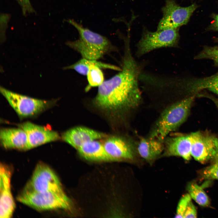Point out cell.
<instances>
[{
  "mask_svg": "<svg viewBox=\"0 0 218 218\" xmlns=\"http://www.w3.org/2000/svg\"><path fill=\"white\" fill-rule=\"evenodd\" d=\"M128 40L121 70L98 87L94 99L98 107L121 114L134 112L142 100L138 83L139 68L132 56Z\"/></svg>",
  "mask_w": 218,
  "mask_h": 218,
  "instance_id": "6da1fadb",
  "label": "cell"
},
{
  "mask_svg": "<svg viewBox=\"0 0 218 218\" xmlns=\"http://www.w3.org/2000/svg\"><path fill=\"white\" fill-rule=\"evenodd\" d=\"M194 95L172 103L164 109L147 136L164 141L170 133L176 130L189 115Z\"/></svg>",
  "mask_w": 218,
  "mask_h": 218,
  "instance_id": "7a4b0ae2",
  "label": "cell"
},
{
  "mask_svg": "<svg viewBox=\"0 0 218 218\" xmlns=\"http://www.w3.org/2000/svg\"><path fill=\"white\" fill-rule=\"evenodd\" d=\"M68 21L78 30L79 38L68 41L66 44L79 53L83 58L97 60L109 50L110 43L105 37L94 32L72 20Z\"/></svg>",
  "mask_w": 218,
  "mask_h": 218,
  "instance_id": "3957f363",
  "label": "cell"
},
{
  "mask_svg": "<svg viewBox=\"0 0 218 218\" xmlns=\"http://www.w3.org/2000/svg\"><path fill=\"white\" fill-rule=\"evenodd\" d=\"M17 200L38 210H68L71 207L70 200L64 190L39 193L23 190Z\"/></svg>",
  "mask_w": 218,
  "mask_h": 218,
  "instance_id": "277c9868",
  "label": "cell"
},
{
  "mask_svg": "<svg viewBox=\"0 0 218 218\" xmlns=\"http://www.w3.org/2000/svg\"><path fill=\"white\" fill-rule=\"evenodd\" d=\"M0 91L19 116L30 117L40 114L51 107L56 101L33 98L18 94L0 87Z\"/></svg>",
  "mask_w": 218,
  "mask_h": 218,
  "instance_id": "5b68a950",
  "label": "cell"
},
{
  "mask_svg": "<svg viewBox=\"0 0 218 218\" xmlns=\"http://www.w3.org/2000/svg\"><path fill=\"white\" fill-rule=\"evenodd\" d=\"M179 38L178 29H168L154 32L144 29L137 45L136 56L140 57L154 50L177 46Z\"/></svg>",
  "mask_w": 218,
  "mask_h": 218,
  "instance_id": "8992f818",
  "label": "cell"
},
{
  "mask_svg": "<svg viewBox=\"0 0 218 218\" xmlns=\"http://www.w3.org/2000/svg\"><path fill=\"white\" fill-rule=\"evenodd\" d=\"M197 7L195 3L183 7L178 5L174 0H166L162 9L163 16L158 24L157 30L179 29L187 24Z\"/></svg>",
  "mask_w": 218,
  "mask_h": 218,
  "instance_id": "52a82bcc",
  "label": "cell"
},
{
  "mask_svg": "<svg viewBox=\"0 0 218 218\" xmlns=\"http://www.w3.org/2000/svg\"><path fill=\"white\" fill-rule=\"evenodd\" d=\"M23 190L39 193L63 190L54 172L48 165L41 162L37 165L31 178Z\"/></svg>",
  "mask_w": 218,
  "mask_h": 218,
  "instance_id": "ba28073f",
  "label": "cell"
},
{
  "mask_svg": "<svg viewBox=\"0 0 218 218\" xmlns=\"http://www.w3.org/2000/svg\"><path fill=\"white\" fill-rule=\"evenodd\" d=\"M190 135L191 156L201 163L214 160L216 153L217 138L200 131L192 133Z\"/></svg>",
  "mask_w": 218,
  "mask_h": 218,
  "instance_id": "9c48e42d",
  "label": "cell"
},
{
  "mask_svg": "<svg viewBox=\"0 0 218 218\" xmlns=\"http://www.w3.org/2000/svg\"><path fill=\"white\" fill-rule=\"evenodd\" d=\"M103 145L111 160L132 159L136 150V142L121 137H109Z\"/></svg>",
  "mask_w": 218,
  "mask_h": 218,
  "instance_id": "30bf717a",
  "label": "cell"
},
{
  "mask_svg": "<svg viewBox=\"0 0 218 218\" xmlns=\"http://www.w3.org/2000/svg\"><path fill=\"white\" fill-rule=\"evenodd\" d=\"M12 172L7 165L1 164L0 166V218L12 217L15 204L11 188Z\"/></svg>",
  "mask_w": 218,
  "mask_h": 218,
  "instance_id": "8fae6325",
  "label": "cell"
},
{
  "mask_svg": "<svg viewBox=\"0 0 218 218\" xmlns=\"http://www.w3.org/2000/svg\"><path fill=\"white\" fill-rule=\"evenodd\" d=\"M19 127L27 134L30 149L60 139L57 132L29 122L19 124Z\"/></svg>",
  "mask_w": 218,
  "mask_h": 218,
  "instance_id": "7c38bea8",
  "label": "cell"
},
{
  "mask_svg": "<svg viewBox=\"0 0 218 218\" xmlns=\"http://www.w3.org/2000/svg\"><path fill=\"white\" fill-rule=\"evenodd\" d=\"M164 152L167 156H177L189 160L191 157L190 134L167 137L164 140Z\"/></svg>",
  "mask_w": 218,
  "mask_h": 218,
  "instance_id": "4fadbf2b",
  "label": "cell"
},
{
  "mask_svg": "<svg viewBox=\"0 0 218 218\" xmlns=\"http://www.w3.org/2000/svg\"><path fill=\"white\" fill-rule=\"evenodd\" d=\"M105 134L83 127H77L70 129L62 135L63 140L78 150L85 143L106 137Z\"/></svg>",
  "mask_w": 218,
  "mask_h": 218,
  "instance_id": "5bb4252c",
  "label": "cell"
},
{
  "mask_svg": "<svg viewBox=\"0 0 218 218\" xmlns=\"http://www.w3.org/2000/svg\"><path fill=\"white\" fill-rule=\"evenodd\" d=\"M0 138L2 146L5 149L20 150L30 149L27 134L20 127L1 129Z\"/></svg>",
  "mask_w": 218,
  "mask_h": 218,
  "instance_id": "9a60e30c",
  "label": "cell"
},
{
  "mask_svg": "<svg viewBox=\"0 0 218 218\" xmlns=\"http://www.w3.org/2000/svg\"><path fill=\"white\" fill-rule=\"evenodd\" d=\"M136 142V150L138 154L147 160L153 159L164 150V141L147 137H140Z\"/></svg>",
  "mask_w": 218,
  "mask_h": 218,
  "instance_id": "2e32d148",
  "label": "cell"
},
{
  "mask_svg": "<svg viewBox=\"0 0 218 218\" xmlns=\"http://www.w3.org/2000/svg\"><path fill=\"white\" fill-rule=\"evenodd\" d=\"M187 92L194 94L207 89L218 95V73L203 78H191L180 82Z\"/></svg>",
  "mask_w": 218,
  "mask_h": 218,
  "instance_id": "e0dca14e",
  "label": "cell"
},
{
  "mask_svg": "<svg viewBox=\"0 0 218 218\" xmlns=\"http://www.w3.org/2000/svg\"><path fill=\"white\" fill-rule=\"evenodd\" d=\"M78 150L81 156L88 160L96 161L111 160L103 144L96 140L85 143Z\"/></svg>",
  "mask_w": 218,
  "mask_h": 218,
  "instance_id": "ac0fdd59",
  "label": "cell"
},
{
  "mask_svg": "<svg viewBox=\"0 0 218 218\" xmlns=\"http://www.w3.org/2000/svg\"><path fill=\"white\" fill-rule=\"evenodd\" d=\"M187 189L191 198L200 205L207 206L210 205L209 197L201 187L191 182L188 184Z\"/></svg>",
  "mask_w": 218,
  "mask_h": 218,
  "instance_id": "d6986e66",
  "label": "cell"
},
{
  "mask_svg": "<svg viewBox=\"0 0 218 218\" xmlns=\"http://www.w3.org/2000/svg\"><path fill=\"white\" fill-rule=\"evenodd\" d=\"M194 58L210 59L213 61L216 65L218 66V46H204Z\"/></svg>",
  "mask_w": 218,
  "mask_h": 218,
  "instance_id": "ffe728a7",
  "label": "cell"
},
{
  "mask_svg": "<svg viewBox=\"0 0 218 218\" xmlns=\"http://www.w3.org/2000/svg\"><path fill=\"white\" fill-rule=\"evenodd\" d=\"M191 200V198L189 194H185L182 197L177 206L175 217L183 218L185 212Z\"/></svg>",
  "mask_w": 218,
  "mask_h": 218,
  "instance_id": "44dd1931",
  "label": "cell"
},
{
  "mask_svg": "<svg viewBox=\"0 0 218 218\" xmlns=\"http://www.w3.org/2000/svg\"><path fill=\"white\" fill-rule=\"evenodd\" d=\"M202 175L206 179L218 180V161L204 169L202 171Z\"/></svg>",
  "mask_w": 218,
  "mask_h": 218,
  "instance_id": "7402d4cb",
  "label": "cell"
},
{
  "mask_svg": "<svg viewBox=\"0 0 218 218\" xmlns=\"http://www.w3.org/2000/svg\"><path fill=\"white\" fill-rule=\"evenodd\" d=\"M21 6L24 15L34 11L29 0H16Z\"/></svg>",
  "mask_w": 218,
  "mask_h": 218,
  "instance_id": "603a6c76",
  "label": "cell"
},
{
  "mask_svg": "<svg viewBox=\"0 0 218 218\" xmlns=\"http://www.w3.org/2000/svg\"><path fill=\"white\" fill-rule=\"evenodd\" d=\"M197 216V212L196 208L191 201L187 206L183 218H196Z\"/></svg>",
  "mask_w": 218,
  "mask_h": 218,
  "instance_id": "cb8c5ba5",
  "label": "cell"
},
{
  "mask_svg": "<svg viewBox=\"0 0 218 218\" xmlns=\"http://www.w3.org/2000/svg\"><path fill=\"white\" fill-rule=\"evenodd\" d=\"M213 17V22L210 26L209 29L218 31V14L214 15Z\"/></svg>",
  "mask_w": 218,
  "mask_h": 218,
  "instance_id": "d4e9b609",
  "label": "cell"
},
{
  "mask_svg": "<svg viewBox=\"0 0 218 218\" xmlns=\"http://www.w3.org/2000/svg\"><path fill=\"white\" fill-rule=\"evenodd\" d=\"M213 160L215 162L218 161V138L217 139L216 153Z\"/></svg>",
  "mask_w": 218,
  "mask_h": 218,
  "instance_id": "484cf974",
  "label": "cell"
},
{
  "mask_svg": "<svg viewBox=\"0 0 218 218\" xmlns=\"http://www.w3.org/2000/svg\"><path fill=\"white\" fill-rule=\"evenodd\" d=\"M216 103V105H217V107H218V102H217V103Z\"/></svg>",
  "mask_w": 218,
  "mask_h": 218,
  "instance_id": "4316f807",
  "label": "cell"
},
{
  "mask_svg": "<svg viewBox=\"0 0 218 218\" xmlns=\"http://www.w3.org/2000/svg\"><path fill=\"white\" fill-rule=\"evenodd\" d=\"M216 41H217V42H218V38L216 39Z\"/></svg>",
  "mask_w": 218,
  "mask_h": 218,
  "instance_id": "83f0119b",
  "label": "cell"
}]
</instances>
